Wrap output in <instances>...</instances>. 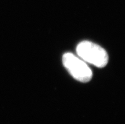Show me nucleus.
<instances>
[{"mask_svg":"<svg viewBox=\"0 0 125 124\" xmlns=\"http://www.w3.org/2000/svg\"><path fill=\"white\" fill-rule=\"evenodd\" d=\"M78 57L86 63L94 65L98 68H104L109 61V56L104 49L94 42L84 41L76 48Z\"/></svg>","mask_w":125,"mask_h":124,"instance_id":"obj_1","label":"nucleus"},{"mask_svg":"<svg viewBox=\"0 0 125 124\" xmlns=\"http://www.w3.org/2000/svg\"><path fill=\"white\" fill-rule=\"evenodd\" d=\"M62 61L64 67L76 80L88 82L92 79V72L85 61L71 53L63 55Z\"/></svg>","mask_w":125,"mask_h":124,"instance_id":"obj_2","label":"nucleus"}]
</instances>
